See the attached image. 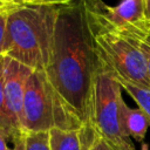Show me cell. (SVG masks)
Segmentation results:
<instances>
[{"instance_id": "1", "label": "cell", "mask_w": 150, "mask_h": 150, "mask_svg": "<svg viewBox=\"0 0 150 150\" xmlns=\"http://www.w3.org/2000/svg\"><path fill=\"white\" fill-rule=\"evenodd\" d=\"M102 64L84 0L59 6L45 74L69 109L89 124L93 81Z\"/></svg>"}, {"instance_id": "2", "label": "cell", "mask_w": 150, "mask_h": 150, "mask_svg": "<svg viewBox=\"0 0 150 150\" xmlns=\"http://www.w3.org/2000/svg\"><path fill=\"white\" fill-rule=\"evenodd\" d=\"M59 6L13 7L8 12L4 56L45 71L52 50Z\"/></svg>"}, {"instance_id": "3", "label": "cell", "mask_w": 150, "mask_h": 150, "mask_svg": "<svg viewBox=\"0 0 150 150\" xmlns=\"http://www.w3.org/2000/svg\"><path fill=\"white\" fill-rule=\"evenodd\" d=\"M83 125L54 90L45 71L33 70L23 97V132L74 130Z\"/></svg>"}, {"instance_id": "4", "label": "cell", "mask_w": 150, "mask_h": 150, "mask_svg": "<svg viewBox=\"0 0 150 150\" xmlns=\"http://www.w3.org/2000/svg\"><path fill=\"white\" fill-rule=\"evenodd\" d=\"M122 89L115 73L102 60L93 81L89 124L98 136L110 142L118 150H135L131 139L124 135L120 121Z\"/></svg>"}, {"instance_id": "5", "label": "cell", "mask_w": 150, "mask_h": 150, "mask_svg": "<svg viewBox=\"0 0 150 150\" xmlns=\"http://www.w3.org/2000/svg\"><path fill=\"white\" fill-rule=\"evenodd\" d=\"M90 25L98 54L117 80L150 89L146 61L138 40L104 30L91 21Z\"/></svg>"}, {"instance_id": "6", "label": "cell", "mask_w": 150, "mask_h": 150, "mask_svg": "<svg viewBox=\"0 0 150 150\" xmlns=\"http://www.w3.org/2000/svg\"><path fill=\"white\" fill-rule=\"evenodd\" d=\"M84 1L90 21L98 28L136 39L145 38L150 32L143 0H121L116 6H108L102 0Z\"/></svg>"}, {"instance_id": "7", "label": "cell", "mask_w": 150, "mask_h": 150, "mask_svg": "<svg viewBox=\"0 0 150 150\" xmlns=\"http://www.w3.org/2000/svg\"><path fill=\"white\" fill-rule=\"evenodd\" d=\"M33 69L23 63L5 57L4 91L7 111L14 125L23 132V97L26 84Z\"/></svg>"}, {"instance_id": "8", "label": "cell", "mask_w": 150, "mask_h": 150, "mask_svg": "<svg viewBox=\"0 0 150 150\" xmlns=\"http://www.w3.org/2000/svg\"><path fill=\"white\" fill-rule=\"evenodd\" d=\"M96 135L90 124L74 130L52 129L49 131L50 150H90Z\"/></svg>"}, {"instance_id": "9", "label": "cell", "mask_w": 150, "mask_h": 150, "mask_svg": "<svg viewBox=\"0 0 150 150\" xmlns=\"http://www.w3.org/2000/svg\"><path fill=\"white\" fill-rule=\"evenodd\" d=\"M120 121L127 137L143 143L150 127V120L141 108H131L122 98L120 104Z\"/></svg>"}, {"instance_id": "10", "label": "cell", "mask_w": 150, "mask_h": 150, "mask_svg": "<svg viewBox=\"0 0 150 150\" xmlns=\"http://www.w3.org/2000/svg\"><path fill=\"white\" fill-rule=\"evenodd\" d=\"M4 64H5V56H0V127L13 134L14 136L23 134L19 130L11 120V116L7 111L6 100H5V91H4Z\"/></svg>"}, {"instance_id": "11", "label": "cell", "mask_w": 150, "mask_h": 150, "mask_svg": "<svg viewBox=\"0 0 150 150\" xmlns=\"http://www.w3.org/2000/svg\"><path fill=\"white\" fill-rule=\"evenodd\" d=\"M120 83L122 88L137 103V107L141 108L150 120V89L143 88V87H139L132 83L123 82V81H120Z\"/></svg>"}, {"instance_id": "12", "label": "cell", "mask_w": 150, "mask_h": 150, "mask_svg": "<svg viewBox=\"0 0 150 150\" xmlns=\"http://www.w3.org/2000/svg\"><path fill=\"white\" fill-rule=\"evenodd\" d=\"M26 150H50L49 131L23 132Z\"/></svg>"}, {"instance_id": "13", "label": "cell", "mask_w": 150, "mask_h": 150, "mask_svg": "<svg viewBox=\"0 0 150 150\" xmlns=\"http://www.w3.org/2000/svg\"><path fill=\"white\" fill-rule=\"evenodd\" d=\"M9 9L11 8L0 12V56H4V46H5V40H6V26H7V16H8Z\"/></svg>"}, {"instance_id": "14", "label": "cell", "mask_w": 150, "mask_h": 150, "mask_svg": "<svg viewBox=\"0 0 150 150\" xmlns=\"http://www.w3.org/2000/svg\"><path fill=\"white\" fill-rule=\"evenodd\" d=\"M139 47L144 54L145 61H146V67H148V74H149V79H150V33L142 39H137Z\"/></svg>"}, {"instance_id": "15", "label": "cell", "mask_w": 150, "mask_h": 150, "mask_svg": "<svg viewBox=\"0 0 150 150\" xmlns=\"http://www.w3.org/2000/svg\"><path fill=\"white\" fill-rule=\"evenodd\" d=\"M21 135L14 136L9 131H7L6 129H4V128L0 127V150H7L9 148V142H13L15 138H18Z\"/></svg>"}, {"instance_id": "16", "label": "cell", "mask_w": 150, "mask_h": 150, "mask_svg": "<svg viewBox=\"0 0 150 150\" xmlns=\"http://www.w3.org/2000/svg\"><path fill=\"white\" fill-rule=\"evenodd\" d=\"M90 150H118V149L115 145H112L110 142H108L107 139H104L101 136L96 135L95 141H94Z\"/></svg>"}, {"instance_id": "17", "label": "cell", "mask_w": 150, "mask_h": 150, "mask_svg": "<svg viewBox=\"0 0 150 150\" xmlns=\"http://www.w3.org/2000/svg\"><path fill=\"white\" fill-rule=\"evenodd\" d=\"M14 7H26V6H39L45 5L42 0H11Z\"/></svg>"}, {"instance_id": "18", "label": "cell", "mask_w": 150, "mask_h": 150, "mask_svg": "<svg viewBox=\"0 0 150 150\" xmlns=\"http://www.w3.org/2000/svg\"><path fill=\"white\" fill-rule=\"evenodd\" d=\"M7 150H26L23 134H22L21 136H19L18 138H15V139L13 141V146H9Z\"/></svg>"}, {"instance_id": "19", "label": "cell", "mask_w": 150, "mask_h": 150, "mask_svg": "<svg viewBox=\"0 0 150 150\" xmlns=\"http://www.w3.org/2000/svg\"><path fill=\"white\" fill-rule=\"evenodd\" d=\"M73 1L74 0H42L45 5H56V6L68 5V4H71Z\"/></svg>"}, {"instance_id": "20", "label": "cell", "mask_w": 150, "mask_h": 150, "mask_svg": "<svg viewBox=\"0 0 150 150\" xmlns=\"http://www.w3.org/2000/svg\"><path fill=\"white\" fill-rule=\"evenodd\" d=\"M143 6H144V14L145 19L150 26V0H143Z\"/></svg>"}, {"instance_id": "21", "label": "cell", "mask_w": 150, "mask_h": 150, "mask_svg": "<svg viewBox=\"0 0 150 150\" xmlns=\"http://www.w3.org/2000/svg\"><path fill=\"white\" fill-rule=\"evenodd\" d=\"M12 7L13 6H11V5H8V4H6V2H4V1L0 0V12H2L5 9H8V8H12Z\"/></svg>"}, {"instance_id": "22", "label": "cell", "mask_w": 150, "mask_h": 150, "mask_svg": "<svg viewBox=\"0 0 150 150\" xmlns=\"http://www.w3.org/2000/svg\"><path fill=\"white\" fill-rule=\"evenodd\" d=\"M141 144H142V145H141L142 150H149V146H148V144H146V143H144V142H143V143H141Z\"/></svg>"}, {"instance_id": "23", "label": "cell", "mask_w": 150, "mask_h": 150, "mask_svg": "<svg viewBox=\"0 0 150 150\" xmlns=\"http://www.w3.org/2000/svg\"><path fill=\"white\" fill-rule=\"evenodd\" d=\"M1 1H4V2H6V4L11 5V6H13V5H12V2H11V0H1ZM13 7H14V6H13Z\"/></svg>"}, {"instance_id": "24", "label": "cell", "mask_w": 150, "mask_h": 150, "mask_svg": "<svg viewBox=\"0 0 150 150\" xmlns=\"http://www.w3.org/2000/svg\"><path fill=\"white\" fill-rule=\"evenodd\" d=\"M88 1H94V0H88Z\"/></svg>"}]
</instances>
